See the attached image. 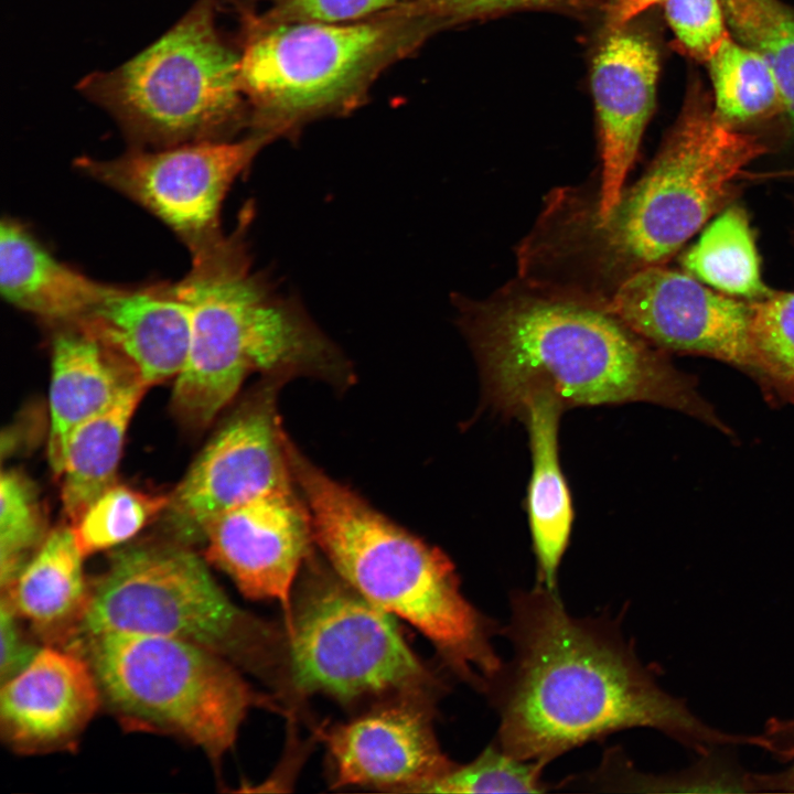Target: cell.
<instances>
[{"label":"cell","instance_id":"6da1fadb","mask_svg":"<svg viewBox=\"0 0 794 794\" xmlns=\"http://www.w3.org/2000/svg\"><path fill=\"white\" fill-rule=\"evenodd\" d=\"M501 630L512 658L482 693L498 716L494 742L545 765L586 743L631 728L658 730L701 754L716 745L753 744L718 731L657 684L610 616L571 615L557 589L537 582L511 593Z\"/></svg>","mask_w":794,"mask_h":794},{"label":"cell","instance_id":"7a4b0ae2","mask_svg":"<svg viewBox=\"0 0 794 794\" xmlns=\"http://www.w3.org/2000/svg\"><path fill=\"white\" fill-rule=\"evenodd\" d=\"M462 326L485 398L505 416L522 418L530 397L548 391L565 407L652 403L728 431L691 379L603 309L515 298L466 308Z\"/></svg>","mask_w":794,"mask_h":794},{"label":"cell","instance_id":"3957f363","mask_svg":"<svg viewBox=\"0 0 794 794\" xmlns=\"http://www.w3.org/2000/svg\"><path fill=\"white\" fill-rule=\"evenodd\" d=\"M246 210L237 227L192 256L176 282L190 309V343L171 407L191 429L207 427L253 373L311 376L344 387L353 379L343 354L292 296L254 269Z\"/></svg>","mask_w":794,"mask_h":794},{"label":"cell","instance_id":"277c9868","mask_svg":"<svg viewBox=\"0 0 794 794\" xmlns=\"http://www.w3.org/2000/svg\"><path fill=\"white\" fill-rule=\"evenodd\" d=\"M287 446L314 543L335 573L418 629L462 679L482 691L502 665L492 641L502 629L463 596L450 558L329 476L290 438Z\"/></svg>","mask_w":794,"mask_h":794},{"label":"cell","instance_id":"5b68a950","mask_svg":"<svg viewBox=\"0 0 794 794\" xmlns=\"http://www.w3.org/2000/svg\"><path fill=\"white\" fill-rule=\"evenodd\" d=\"M240 14L249 127L270 140L353 109L385 67L438 30L412 0L352 22L273 23Z\"/></svg>","mask_w":794,"mask_h":794},{"label":"cell","instance_id":"8992f818","mask_svg":"<svg viewBox=\"0 0 794 794\" xmlns=\"http://www.w3.org/2000/svg\"><path fill=\"white\" fill-rule=\"evenodd\" d=\"M758 137L723 122L700 87L689 93L658 155L584 237L591 262L616 286L661 266L727 201L734 180L765 152ZM615 286V287H616Z\"/></svg>","mask_w":794,"mask_h":794},{"label":"cell","instance_id":"52a82bcc","mask_svg":"<svg viewBox=\"0 0 794 794\" xmlns=\"http://www.w3.org/2000/svg\"><path fill=\"white\" fill-rule=\"evenodd\" d=\"M219 0H195L158 40L76 85L110 115L132 147L230 140L249 127L240 54L216 23Z\"/></svg>","mask_w":794,"mask_h":794},{"label":"cell","instance_id":"ba28073f","mask_svg":"<svg viewBox=\"0 0 794 794\" xmlns=\"http://www.w3.org/2000/svg\"><path fill=\"white\" fill-rule=\"evenodd\" d=\"M77 632L178 639L257 674H268L278 656L273 630L238 608L205 561L180 541L116 551L90 592Z\"/></svg>","mask_w":794,"mask_h":794},{"label":"cell","instance_id":"9c48e42d","mask_svg":"<svg viewBox=\"0 0 794 794\" xmlns=\"http://www.w3.org/2000/svg\"><path fill=\"white\" fill-rule=\"evenodd\" d=\"M100 693L125 720L173 732L217 760L247 711L266 699L222 656L178 639L105 632L84 635Z\"/></svg>","mask_w":794,"mask_h":794},{"label":"cell","instance_id":"30bf717a","mask_svg":"<svg viewBox=\"0 0 794 794\" xmlns=\"http://www.w3.org/2000/svg\"><path fill=\"white\" fill-rule=\"evenodd\" d=\"M393 618L337 575L316 576L286 619L291 683L342 700L431 686Z\"/></svg>","mask_w":794,"mask_h":794},{"label":"cell","instance_id":"8fae6325","mask_svg":"<svg viewBox=\"0 0 794 794\" xmlns=\"http://www.w3.org/2000/svg\"><path fill=\"white\" fill-rule=\"evenodd\" d=\"M269 141L250 131L238 140L132 147L112 159L81 158L77 168L160 218L194 256L224 236V198Z\"/></svg>","mask_w":794,"mask_h":794},{"label":"cell","instance_id":"7c38bea8","mask_svg":"<svg viewBox=\"0 0 794 794\" xmlns=\"http://www.w3.org/2000/svg\"><path fill=\"white\" fill-rule=\"evenodd\" d=\"M288 379L265 380L227 418L170 494L165 516L178 541L203 540L218 515L272 491L294 486L278 393Z\"/></svg>","mask_w":794,"mask_h":794},{"label":"cell","instance_id":"4fadbf2b","mask_svg":"<svg viewBox=\"0 0 794 794\" xmlns=\"http://www.w3.org/2000/svg\"><path fill=\"white\" fill-rule=\"evenodd\" d=\"M603 310L659 347L712 357L759 377L751 304L713 292L688 272L641 269L615 287Z\"/></svg>","mask_w":794,"mask_h":794},{"label":"cell","instance_id":"5bb4252c","mask_svg":"<svg viewBox=\"0 0 794 794\" xmlns=\"http://www.w3.org/2000/svg\"><path fill=\"white\" fill-rule=\"evenodd\" d=\"M297 486L277 490L224 512L205 528V558L255 600L291 611L296 578L310 556L313 527ZM286 618V619H287Z\"/></svg>","mask_w":794,"mask_h":794},{"label":"cell","instance_id":"9a60e30c","mask_svg":"<svg viewBox=\"0 0 794 794\" xmlns=\"http://www.w3.org/2000/svg\"><path fill=\"white\" fill-rule=\"evenodd\" d=\"M325 740L336 786L421 793L454 765L441 750L430 712L417 701L374 709L333 727Z\"/></svg>","mask_w":794,"mask_h":794},{"label":"cell","instance_id":"2e32d148","mask_svg":"<svg viewBox=\"0 0 794 794\" xmlns=\"http://www.w3.org/2000/svg\"><path fill=\"white\" fill-rule=\"evenodd\" d=\"M658 56L643 35L620 29L594 56L592 93L599 118L602 173L594 218H605L624 191L654 107Z\"/></svg>","mask_w":794,"mask_h":794},{"label":"cell","instance_id":"e0dca14e","mask_svg":"<svg viewBox=\"0 0 794 794\" xmlns=\"http://www.w3.org/2000/svg\"><path fill=\"white\" fill-rule=\"evenodd\" d=\"M100 688L86 658L54 647L1 684L0 723L18 750L37 751L72 741L95 715Z\"/></svg>","mask_w":794,"mask_h":794},{"label":"cell","instance_id":"ac0fdd59","mask_svg":"<svg viewBox=\"0 0 794 794\" xmlns=\"http://www.w3.org/2000/svg\"><path fill=\"white\" fill-rule=\"evenodd\" d=\"M78 328L127 364L148 387L175 378L190 343V309L178 285L119 288Z\"/></svg>","mask_w":794,"mask_h":794},{"label":"cell","instance_id":"d6986e66","mask_svg":"<svg viewBox=\"0 0 794 794\" xmlns=\"http://www.w3.org/2000/svg\"><path fill=\"white\" fill-rule=\"evenodd\" d=\"M140 384L144 385L137 374L92 335L75 326L57 329L52 343L47 447L56 476L73 433Z\"/></svg>","mask_w":794,"mask_h":794},{"label":"cell","instance_id":"ffe728a7","mask_svg":"<svg viewBox=\"0 0 794 794\" xmlns=\"http://www.w3.org/2000/svg\"><path fill=\"white\" fill-rule=\"evenodd\" d=\"M0 287L9 303L57 329L76 326L117 289L60 261L12 218L0 227Z\"/></svg>","mask_w":794,"mask_h":794},{"label":"cell","instance_id":"44dd1931","mask_svg":"<svg viewBox=\"0 0 794 794\" xmlns=\"http://www.w3.org/2000/svg\"><path fill=\"white\" fill-rule=\"evenodd\" d=\"M564 404L540 391L526 403L522 418L533 459L527 506L537 582L557 589V575L570 538L573 509L558 455V427Z\"/></svg>","mask_w":794,"mask_h":794},{"label":"cell","instance_id":"7402d4cb","mask_svg":"<svg viewBox=\"0 0 794 794\" xmlns=\"http://www.w3.org/2000/svg\"><path fill=\"white\" fill-rule=\"evenodd\" d=\"M83 558L71 525H60L1 594L9 598L19 616L43 634L78 627L90 596Z\"/></svg>","mask_w":794,"mask_h":794},{"label":"cell","instance_id":"603a6c76","mask_svg":"<svg viewBox=\"0 0 794 794\" xmlns=\"http://www.w3.org/2000/svg\"><path fill=\"white\" fill-rule=\"evenodd\" d=\"M148 388L142 384L130 388L73 433L60 474L63 511L71 526L116 483L127 429Z\"/></svg>","mask_w":794,"mask_h":794},{"label":"cell","instance_id":"cb8c5ba5","mask_svg":"<svg viewBox=\"0 0 794 794\" xmlns=\"http://www.w3.org/2000/svg\"><path fill=\"white\" fill-rule=\"evenodd\" d=\"M682 261L687 272L721 293L754 300L771 293L761 278L754 237L741 207L719 214Z\"/></svg>","mask_w":794,"mask_h":794},{"label":"cell","instance_id":"d4e9b609","mask_svg":"<svg viewBox=\"0 0 794 794\" xmlns=\"http://www.w3.org/2000/svg\"><path fill=\"white\" fill-rule=\"evenodd\" d=\"M715 90V110L726 124L748 121L781 107L775 76L754 49L729 35L707 62Z\"/></svg>","mask_w":794,"mask_h":794},{"label":"cell","instance_id":"484cf974","mask_svg":"<svg viewBox=\"0 0 794 794\" xmlns=\"http://www.w3.org/2000/svg\"><path fill=\"white\" fill-rule=\"evenodd\" d=\"M738 39L769 63L794 129V11L777 0H720Z\"/></svg>","mask_w":794,"mask_h":794},{"label":"cell","instance_id":"4316f807","mask_svg":"<svg viewBox=\"0 0 794 794\" xmlns=\"http://www.w3.org/2000/svg\"><path fill=\"white\" fill-rule=\"evenodd\" d=\"M170 494H153L114 483L71 527L84 557L125 544L164 512Z\"/></svg>","mask_w":794,"mask_h":794},{"label":"cell","instance_id":"83f0119b","mask_svg":"<svg viewBox=\"0 0 794 794\" xmlns=\"http://www.w3.org/2000/svg\"><path fill=\"white\" fill-rule=\"evenodd\" d=\"M50 533V532H49ZM46 521L35 485L18 470L0 481V586L7 591L46 539Z\"/></svg>","mask_w":794,"mask_h":794},{"label":"cell","instance_id":"f1b7e54d","mask_svg":"<svg viewBox=\"0 0 794 794\" xmlns=\"http://www.w3.org/2000/svg\"><path fill=\"white\" fill-rule=\"evenodd\" d=\"M751 304L759 380L794 398V292H771Z\"/></svg>","mask_w":794,"mask_h":794},{"label":"cell","instance_id":"f546056e","mask_svg":"<svg viewBox=\"0 0 794 794\" xmlns=\"http://www.w3.org/2000/svg\"><path fill=\"white\" fill-rule=\"evenodd\" d=\"M545 764L517 759L494 741L466 764H454L421 793H544Z\"/></svg>","mask_w":794,"mask_h":794},{"label":"cell","instance_id":"4dcf8cb0","mask_svg":"<svg viewBox=\"0 0 794 794\" xmlns=\"http://www.w3.org/2000/svg\"><path fill=\"white\" fill-rule=\"evenodd\" d=\"M669 25L686 52L708 62L730 35L720 0H665Z\"/></svg>","mask_w":794,"mask_h":794},{"label":"cell","instance_id":"1f68e13d","mask_svg":"<svg viewBox=\"0 0 794 794\" xmlns=\"http://www.w3.org/2000/svg\"><path fill=\"white\" fill-rule=\"evenodd\" d=\"M251 2L256 0H234ZM267 3L265 13L236 9L264 22H352L389 10L406 0H257Z\"/></svg>","mask_w":794,"mask_h":794},{"label":"cell","instance_id":"d6a6232c","mask_svg":"<svg viewBox=\"0 0 794 794\" xmlns=\"http://www.w3.org/2000/svg\"><path fill=\"white\" fill-rule=\"evenodd\" d=\"M578 0H414L438 26H449L525 9L573 6Z\"/></svg>","mask_w":794,"mask_h":794},{"label":"cell","instance_id":"836d02e7","mask_svg":"<svg viewBox=\"0 0 794 794\" xmlns=\"http://www.w3.org/2000/svg\"><path fill=\"white\" fill-rule=\"evenodd\" d=\"M1 683L23 668L36 650L26 644L18 626V613L11 601L1 594L0 601Z\"/></svg>","mask_w":794,"mask_h":794},{"label":"cell","instance_id":"e575fe53","mask_svg":"<svg viewBox=\"0 0 794 794\" xmlns=\"http://www.w3.org/2000/svg\"><path fill=\"white\" fill-rule=\"evenodd\" d=\"M665 0H608L605 24L610 32L624 29L636 15Z\"/></svg>","mask_w":794,"mask_h":794},{"label":"cell","instance_id":"d590c367","mask_svg":"<svg viewBox=\"0 0 794 794\" xmlns=\"http://www.w3.org/2000/svg\"><path fill=\"white\" fill-rule=\"evenodd\" d=\"M754 792L794 793V763L784 771L773 774H752Z\"/></svg>","mask_w":794,"mask_h":794},{"label":"cell","instance_id":"8d00e7d4","mask_svg":"<svg viewBox=\"0 0 794 794\" xmlns=\"http://www.w3.org/2000/svg\"><path fill=\"white\" fill-rule=\"evenodd\" d=\"M793 725H794V720H793Z\"/></svg>","mask_w":794,"mask_h":794}]
</instances>
